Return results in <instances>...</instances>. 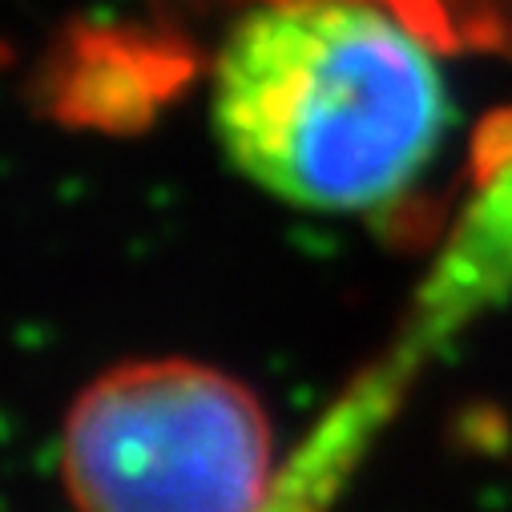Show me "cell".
<instances>
[{
	"mask_svg": "<svg viewBox=\"0 0 512 512\" xmlns=\"http://www.w3.org/2000/svg\"><path fill=\"white\" fill-rule=\"evenodd\" d=\"M512 299V130L484 150L464 210L412 295L400 339L379 359L408 388L472 323Z\"/></svg>",
	"mask_w": 512,
	"mask_h": 512,
	"instance_id": "obj_3",
	"label": "cell"
},
{
	"mask_svg": "<svg viewBox=\"0 0 512 512\" xmlns=\"http://www.w3.org/2000/svg\"><path fill=\"white\" fill-rule=\"evenodd\" d=\"M448 121L436 49L388 0H263L214 61L222 154L299 210L355 214L404 198Z\"/></svg>",
	"mask_w": 512,
	"mask_h": 512,
	"instance_id": "obj_1",
	"label": "cell"
},
{
	"mask_svg": "<svg viewBox=\"0 0 512 512\" xmlns=\"http://www.w3.org/2000/svg\"><path fill=\"white\" fill-rule=\"evenodd\" d=\"M279 472L259 396L190 359L105 371L61 432L77 512H267Z\"/></svg>",
	"mask_w": 512,
	"mask_h": 512,
	"instance_id": "obj_2",
	"label": "cell"
}]
</instances>
